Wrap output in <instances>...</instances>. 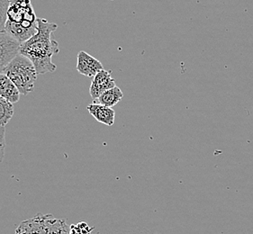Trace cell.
I'll return each instance as SVG.
<instances>
[{"mask_svg":"<svg viewBox=\"0 0 253 234\" xmlns=\"http://www.w3.org/2000/svg\"><path fill=\"white\" fill-rule=\"evenodd\" d=\"M58 25L46 19L38 18V31L29 40L21 43L19 53L27 57L36 67L38 74L55 72L57 67L51 59L59 53V43L51 39Z\"/></svg>","mask_w":253,"mask_h":234,"instance_id":"obj_1","label":"cell"},{"mask_svg":"<svg viewBox=\"0 0 253 234\" xmlns=\"http://www.w3.org/2000/svg\"><path fill=\"white\" fill-rule=\"evenodd\" d=\"M5 33L23 43L38 31V18L32 0H12L6 12Z\"/></svg>","mask_w":253,"mask_h":234,"instance_id":"obj_2","label":"cell"},{"mask_svg":"<svg viewBox=\"0 0 253 234\" xmlns=\"http://www.w3.org/2000/svg\"><path fill=\"white\" fill-rule=\"evenodd\" d=\"M4 73L15 83L21 95L26 96L35 89L38 73L27 57L19 53L5 68Z\"/></svg>","mask_w":253,"mask_h":234,"instance_id":"obj_3","label":"cell"},{"mask_svg":"<svg viewBox=\"0 0 253 234\" xmlns=\"http://www.w3.org/2000/svg\"><path fill=\"white\" fill-rule=\"evenodd\" d=\"M21 43L7 33H0V74L19 54Z\"/></svg>","mask_w":253,"mask_h":234,"instance_id":"obj_4","label":"cell"},{"mask_svg":"<svg viewBox=\"0 0 253 234\" xmlns=\"http://www.w3.org/2000/svg\"><path fill=\"white\" fill-rule=\"evenodd\" d=\"M111 74V71L107 72L103 69L92 78L89 94L93 100H96L104 92L117 86L116 80L112 78Z\"/></svg>","mask_w":253,"mask_h":234,"instance_id":"obj_5","label":"cell"},{"mask_svg":"<svg viewBox=\"0 0 253 234\" xmlns=\"http://www.w3.org/2000/svg\"><path fill=\"white\" fill-rule=\"evenodd\" d=\"M101 70H103V65L96 58L84 51H81L78 53L77 71L80 72V74L87 78H93Z\"/></svg>","mask_w":253,"mask_h":234,"instance_id":"obj_6","label":"cell"},{"mask_svg":"<svg viewBox=\"0 0 253 234\" xmlns=\"http://www.w3.org/2000/svg\"><path fill=\"white\" fill-rule=\"evenodd\" d=\"M86 110L98 122L107 126H112L115 123L116 112L112 107H107L98 103H93L86 107Z\"/></svg>","mask_w":253,"mask_h":234,"instance_id":"obj_7","label":"cell"},{"mask_svg":"<svg viewBox=\"0 0 253 234\" xmlns=\"http://www.w3.org/2000/svg\"><path fill=\"white\" fill-rule=\"evenodd\" d=\"M21 93L15 83L5 73L0 74V97L5 98L12 104L19 101Z\"/></svg>","mask_w":253,"mask_h":234,"instance_id":"obj_8","label":"cell"},{"mask_svg":"<svg viewBox=\"0 0 253 234\" xmlns=\"http://www.w3.org/2000/svg\"><path fill=\"white\" fill-rule=\"evenodd\" d=\"M123 97L124 94L120 87L116 86L104 92L96 100H94V103H98L107 107H113L120 102Z\"/></svg>","mask_w":253,"mask_h":234,"instance_id":"obj_9","label":"cell"},{"mask_svg":"<svg viewBox=\"0 0 253 234\" xmlns=\"http://www.w3.org/2000/svg\"><path fill=\"white\" fill-rule=\"evenodd\" d=\"M14 116L13 104L0 97V126L6 125Z\"/></svg>","mask_w":253,"mask_h":234,"instance_id":"obj_10","label":"cell"},{"mask_svg":"<svg viewBox=\"0 0 253 234\" xmlns=\"http://www.w3.org/2000/svg\"><path fill=\"white\" fill-rule=\"evenodd\" d=\"M8 0H0V33H5L6 12L9 6Z\"/></svg>","mask_w":253,"mask_h":234,"instance_id":"obj_11","label":"cell"},{"mask_svg":"<svg viewBox=\"0 0 253 234\" xmlns=\"http://www.w3.org/2000/svg\"><path fill=\"white\" fill-rule=\"evenodd\" d=\"M5 128L0 126V163L3 161L5 157Z\"/></svg>","mask_w":253,"mask_h":234,"instance_id":"obj_12","label":"cell"},{"mask_svg":"<svg viewBox=\"0 0 253 234\" xmlns=\"http://www.w3.org/2000/svg\"><path fill=\"white\" fill-rule=\"evenodd\" d=\"M8 1H9V2H10V1H12V0H8Z\"/></svg>","mask_w":253,"mask_h":234,"instance_id":"obj_13","label":"cell"}]
</instances>
